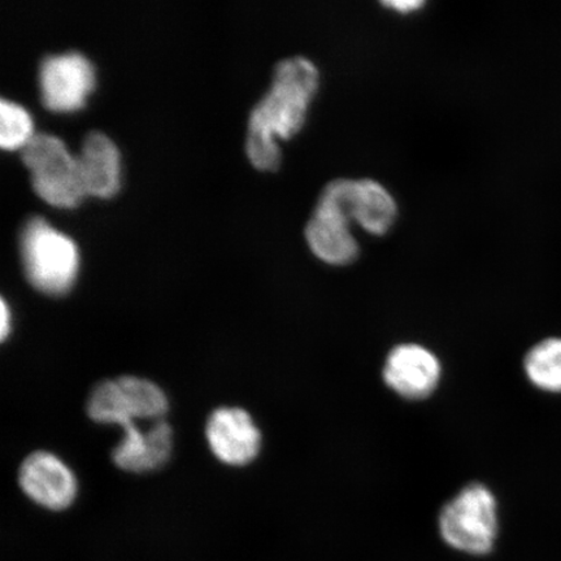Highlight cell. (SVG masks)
I'll use <instances>...</instances> for the list:
<instances>
[{
  "mask_svg": "<svg viewBox=\"0 0 561 561\" xmlns=\"http://www.w3.org/2000/svg\"><path fill=\"white\" fill-rule=\"evenodd\" d=\"M319 85V69L305 56L277 62L271 89L251 111L245 139L248 156L259 170H277L280 151L275 138L297 135Z\"/></svg>",
  "mask_w": 561,
  "mask_h": 561,
  "instance_id": "1",
  "label": "cell"
},
{
  "mask_svg": "<svg viewBox=\"0 0 561 561\" xmlns=\"http://www.w3.org/2000/svg\"><path fill=\"white\" fill-rule=\"evenodd\" d=\"M20 254L30 283L42 293L62 296L79 272L76 244L44 217L32 216L20 231Z\"/></svg>",
  "mask_w": 561,
  "mask_h": 561,
  "instance_id": "2",
  "label": "cell"
},
{
  "mask_svg": "<svg viewBox=\"0 0 561 561\" xmlns=\"http://www.w3.org/2000/svg\"><path fill=\"white\" fill-rule=\"evenodd\" d=\"M439 531L453 549L485 556L497 536V506L493 493L472 483L446 504L439 515Z\"/></svg>",
  "mask_w": 561,
  "mask_h": 561,
  "instance_id": "3",
  "label": "cell"
},
{
  "mask_svg": "<svg viewBox=\"0 0 561 561\" xmlns=\"http://www.w3.org/2000/svg\"><path fill=\"white\" fill-rule=\"evenodd\" d=\"M21 159L31 171L32 185L50 205L72 207L83 194L76 157L67 146L48 133H35L21 147Z\"/></svg>",
  "mask_w": 561,
  "mask_h": 561,
  "instance_id": "4",
  "label": "cell"
},
{
  "mask_svg": "<svg viewBox=\"0 0 561 561\" xmlns=\"http://www.w3.org/2000/svg\"><path fill=\"white\" fill-rule=\"evenodd\" d=\"M168 411L167 397L158 385L138 377L104 381L91 392L88 412L101 424L124 426L137 421L157 423Z\"/></svg>",
  "mask_w": 561,
  "mask_h": 561,
  "instance_id": "5",
  "label": "cell"
},
{
  "mask_svg": "<svg viewBox=\"0 0 561 561\" xmlns=\"http://www.w3.org/2000/svg\"><path fill=\"white\" fill-rule=\"evenodd\" d=\"M93 85V66L79 51L47 55L41 61V98L48 108L69 111L81 107Z\"/></svg>",
  "mask_w": 561,
  "mask_h": 561,
  "instance_id": "6",
  "label": "cell"
},
{
  "mask_svg": "<svg viewBox=\"0 0 561 561\" xmlns=\"http://www.w3.org/2000/svg\"><path fill=\"white\" fill-rule=\"evenodd\" d=\"M19 481L25 495L48 511H66L77 496L75 474L50 453L38 451L27 456L21 465Z\"/></svg>",
  "mask_w": 561,
  "mask_h": 561,
  "instance_id": "7",
  "label": "cell"
},
{
  "mask_svg": "<svg viewBox=\"0 0 561 561\" xmlns=\"http://www.w3.org/2000/svg\"><path fill=\"white\" fill-rule=\"evenodd\" d=\"M440 374L438 357L417 343H404L392 348L383 367L386 385L398 396L412 401L433 394Z\"/></svg>",
  "mask_w": 561,
  "mask_h": 561,
  "instance_id": "8",
  "label": "cell"
},
{
  "mask_svg": "<svg viewBox=\"0 0 561 561\" xmlns=\"http://www.w3.org/2000/svg\"><path fill=\"white\" fill-rule=\"evenodd\" d=\"M207 440L217 459L241 467L249 465L261 451L262 433L248 412L224 407L209 416Z\"/></svg>",
  "mask_w": 561,
  "mask_h": 561,
  "instance_id": "9",
  "label": "cell"
},
{
  "mask_svg": "<svg viewBox=\"0 0 561 561\" xmlns=\"http://www.w3.org/2000/svg\"><path fill=\"white\" fill-rule=\"evenodd\" d=\"M350 217L331 206L318 202L305 230L306 240L313 255L329 265L345 266L360 254Z\"/></svg>",
  "mask_w": 561,
  "mask_h": 561,
  "instance_id": "10",
  "label": "cell"
},
{
  "mask_svg": "<svg viewBox=\"0 0 561 561\" xmlns=\"http://www.w3.org/2000/svg\"><path fill=\"white\" fill-rule=\"evenodd\" d=\"M124 437L114 451L117 467L128 472H149L163 467L172 453V427L164 420L140 430L137 423L123 427Z\"/></svg>",
  "mask_w": 561,
  "mask_h": 561,
  "instance_id": "11",
  "label": "cell"
},
{
  "mask_svg": "<svg viewBox=\"0 0 561 561\" xmlns=\"http://www.w3.org/2000/svg\"><path fill=\"white\" fill-rule=\"evenodd\" d=\"M76 161L83 193L110 196L117 191L121 180V156L115 144L103 133H88Z\"/></svg>",
  "mask_w": 561,
  "mask_h": 561,
  "instance_id": "12",
  "label": "cell"
},
{
  "mask_svg": "<svg viewBox=\"0 0 561 561\" xmlns=\"http://www.w3.org/2000/svg\"><path fill=\"white\" fill-rule=\"evenodd\" d=\"M398 205L388 188L370 179L355 181L353 220L371 236L389 233L397 221Z\"/></svg>",
  "mask_w": 561,
  "mask_h": 561,
  "instance_id": "13",
  "label": "cell"
},
{
  "mask_svg": "<svg viewBox=\"0 0 561 561\" xmlns=\"http://www.w3.org/2000/svg\"><path fill=\"white\" fill-rule=\"evenodd\" d=\"M524 370L537 389L561 394V336H552L533 346L525 356Z\"/></svg>",
  "mask_w": 561,
  "mask_h": 561,
  "instance_id": "14",
  "label": "cell"
},
{
  "mask_svg": "<svg viewBox=\"0 0 561 561\" xmlns=\"http://www.w3.org/2000/svg\"><path fill=\"white\" fill-rule=\"evenodd\" d=\"M33 136L30 114L15 102L0 101V146L23 147Z\"/></svg>",
  "mask_w": 561,
  "mask_h": 561,
  "instance_id": "15",
  "label": "cell"
},
{
  "mask_svg": "<svg viewBox=\"0 0 561 561\" xmlns=\"http://www.w3.org/2000/svg\"><path fill=\"white\" fill-rule=\"evenodd\" d=\"M383 7L394 10L399 13H410L423 9L425 2L423 0H394V2H382Z\"/></svg>",
  "mask_w": 561,
  "mask_h": 561,
  "instance_id": "16",
  "label": "cell"
},
{
  "mask_svg": "<svg viewBox=\"0 0 561 561\" xmlns=\"http://www.w3.org/2000/svg\"><path fill=\"white\" fill-rule=\"evenodd\" d=\"M11 333V312L7 307L5 300H2V340Z\"/></svg>",
  "mask_w": 561,
  "mask_h": 561,
  "instance_id": "17",
  "label": "cell"
}]
</instances>
